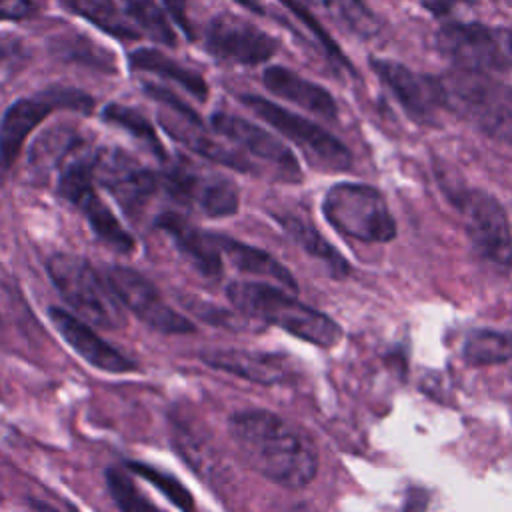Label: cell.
I'll use <instances>...</instances> for the list:
<instances>
[{
	"mask_svg": "<svg viewBox=\"0 0 512 512\" xmlns=\"http://www.w3.org/2000/svg\"><path fill=\"white\" fill-rule=\"evenodd\" d=\"M168 194L182 202L200 208L206 216L224 218L238 210V188L224 176L198 172L188 162H172L162 174Z\"/></svg>",
	"mask_w": 512,
	"mask_h": 512,
	"instance_id": "obj_11",
	"label": "cell"
},
{
	"mask_svg": "<svg viewBox=\"0 0 512 512\" xmlns=\"http://www.w3.org/2000/svg\"><path fill=\"white\" fill-rule=\"evenodd\" d=\"M94 156L74 154L60 168L58 194L74 204L92 232L120 254H132L136 248L134 236L120 224L116 214L98 196L94 186Z\"/></svg>",
	"mask_w": 512,
	"mask_h": 512,
	"instance_id": "obj_6",
	"label": "cell"
},
{
	"mask_svg": "<svg viewBox=\"0 0 512 512\" xmlns=\"http://www.w3.org/2000/svg\"><path fill=\"white\" fill-rule=\"evenodd\" d=\"M230 436L244 462L286 488H304L318 470L312 440L268 410H240L230 418Z\"/></svg>",
	"mask_w": 512,
	"mask_h": 512,
	"instance_id": "obj_1",
	"label": "cell"
},
{
	"mask_svg": "<svg viewBox=\"0 0 512 512\" xmlns=\"http://www.w3.org/2000/svg\"><path fill=\"white\" fill-rule=\"evenodd\" d=\"M322 212L332 228L362 242H388L396 236L384 196L368 184H334L324 196Z\"/></svg>",
	"mask_w": 512,
	"mask_h": 512,
	"instance_id": "obj_5",
	"label": "cell"
},
{
	"mask_svg": "<svg viewBox=\"0 0 512 512\" xmlns=\"http://www.w3.org/2000/svg\"><path fill=\"white\" fill-rule=\"evenodd\" d=\"M438 50L460 70L504 72L512 68V34L484 24H446L436 34Z\"/></svg>",
	"mask_w": 512,
	"mask_h": 512,
	"instance_id": "obj_8",
	"label": "cell"
},
{
	"mask_svg": "<svg viewBox=\"0 0 512 512\" xmlns=\"http://www.w3.org/2000/svg\"><path fill=\"white\" fill-rule=\"evenodd\" d=\"M214 132L224 136L226 140L234 142L236 146L244 148L250 156L266 162L280 180L298 182L300 180V166L282 140H278L268 130L232 114L216 112L210 118Z\"/></svg>",
	"mask_w": 512,
	"mask_h": 512,
	"instance_id": "obj_14",
	"label": "cell"
},
{
	"mask_svg": "<svg viewBox=\"0 0 512 512\" xmlns=\"http://www.w3.org/2000/svg\"><path fill=\"white\" fill-rule=\"evenodd\" d=\"M442 106L484 134L512 144V88L484 72L458 70L438 78Z\"/></svg>",
	"mask_w": 512,
	"mask_h": 512,
	"instance_id": "obj_3",
	"label": "cell"
},
{
	"mask_svg": "<svg viewBox=\"0 0 512 512\" xmlns=\"http://www.w3.org/2000/svg\"><path fill=\"white\" fill-rule=\"evenodd\" d=\"M66 6L86 18L90 24L118 40L140 38L138 26H134L114 0H66Z\"/></svg>",
	"mask_w": 512,
	"mask_h": 512,
	"instance_id": "obj_24",
	"label": "cell"
},
{
	"mask_svg": "<svg viewBox=\"0 0 512 512\" xmlns=\"http://www.w3.org/2000/svg\"><path fill=\"white\" fill-rule=\"evenodd\" d=\"M30 506L36 510V512H60L58 508L42 502V500H36V498H30Z\"/></svg>",
	"mask_w": 512,
	"mask_h": 512,
	"instance_id": "obj_35",
	"label": "cell"
},
{
	"mask_svg": "<svg viewBox=\"0 0 512 512\" xmlns=\"http://www.w3.org/2000/svg\"><path fill=\"white\" fill-rule=\"evenodd\" d=\"M48 276L64 302L82 320L114 330L126 322L124 306L102 274L82 256L58 252L46 264Z\"/></svg>",
	"mask_w": 512,
	"mask_h": 512,
	"instance_id": "obj_4",
	"label": "cell"
},
{
	"mask_svg": "<svg viewBox=\"0 0 512 512\" xmlns=\"http://www.w3.org/2000/svg\"><path fill=\"white\" fill-rule=\"evenodd\" d=\"M114 294L126 310L136 314L146 326L166 334H192L196 332L194 322L176 312L158 292V288L140 272L114 264L104 272Z\"/></svg>",
	"mask_w": 512,
	"mask_h": 512,
	"instance_id": "obj_10",
	"label": "cell"
},
{
	"mask_svg": "<svg viewBox=\"0 0 512 512\" xmlns=\"http://www.w3.org/2000/svg\"><path fill=\"white\" fill-rule=\"evenodd\" d=\"M156 226L164 230L180 252H184L194 266L206 276H220L222 274V254L218 250L216 238L212 232H202L192 226L186 218L174 212H166L156 220Z\"/></svg>",
	"mask_w": 512,
	"mask_h": 512,
	"instance_id": "obj_19",
	"label": "cell"
},
{
	"mask_svg": "<svg viewBox=\"0 0 512 512\" xmlns=\"http://www.w3.org/2000/svg\"><path fill=\"white\" fill-rule=\"evenodd\" d=\"M214 238H216V244H218V250H220L222 258H226L242 274L268 278V280L296 292L298 286H296L292 274L276 258H272L268 252H264L260 248H254L250 244H244L240 240H234L230 236H224V234H214Z\"/></svg>",
	"mask_w": 512,
	"mask_h": 512,
	"instance_id": "obj_22",
	"label": "cell"
},
{
	"mask_svg": "<svg viewBox=\"0 0 512 512\" xmlns=\"http://www.w3.org/2000/svg\"><path fill=\"white\" fill-rule=\"evenodd\" d=\"M94 100L90 94L74 88H50L34 98L16 100L0 122V164L10 170L16 162L24 140L30 132L58 108L88 112L92 110Z\"/></svg>",
	"mask_w": 512,
	"mask_h": 512,
	"instance_id": "obj_9",
	"label": "cell"
},
{
	"mask_svg": "<svg viewBox=\"0 0 512 512\" xmlns=\"http://www.w3.org/2000/svg\"><path fill=\"white\" fill-rule=\"evenodd\" d=\"M128 62H130L132 70H144V72H152L160 78H168V80L180 84L182 88H186L196 98L204 100L208 94V84L198 72L178 64L176 60H172L170 56H166L164 52H160L156 48H138L136 52L128 54Z\"/></svg>",
	"mask_w": 512,
	"mask_h": 512,
	"instance_id": "obj_23",
	"label": "cell"
},
{
	"mask_svg": "<svg viewBox=\"0 0 512 512\" xmlns=\"http://www.w3.org/2000/svg\"><path fill=\"white\" fill-rule=\"evenodd\" d=\"M372 68L416 122H432L436 110L444 108L436 78L420 76L404 64L378 58H372Z\"/></svg>",
	"mask_w": 512,
	"mask_h": 512,
	"instance_id": "obj_17",
	"label": "cell"
},
{
	"mask_svg": "<svg viewBox=\"0 0 512 512\" xmlns=\"http://www.w3.org/2000/svg\"><path fill=\"white\" fill-rule=\"evenodd\" d=\"M240 102L248 106L258 118L276 128L282 136L292 140L314 168L330 172L350 168L352 156L348 148L318 124L274 104L272 100H266L264 96L242 94Z\"/></svg>",
	"mask_w": 512,
	"mask_h": 512,
	"instance_id": "obj_7",
	"label": "cell"
},
{
	"mask_svg": "<svg viewBox=\"0 0 512 512\" xmlns=\"http://www.w3.org/2000/svg\"><path fill=\"white\" fill-rule=\"evenodd\" d=\"M462 352L470 364H500L512 358V336L496 330H474L468 334Z\"/></svg>",
	"mask_w": 512,
	"mask_h": 512,
	"instance_id": "obj_27",
	"label": "cell"
},
{
	"mask_svg": "<svg viewBox=\"0 0 512 512\" xmlns=\"http://www.w3.org/2000/svg\"><path fill=\"white\" fill-rule=\"evenodd\" d=\"M460 0H422L424 8H428L432 14H448Z\"/></svg>",
	"mask_w": 512,
	"mask_h": 512,
	"instance_id": "obj_34",
	"label": "cell"
},
{
	"mask_svg": "<svg viewBox=\"0 0 512 512\" xmlns=\"http://www.w3.org/2000/svg\"><path fill=\"white\" fill-rule=\"evenodd\" d=\"M166 114H160V124L166 128V132L184 142L190 150H194L196 154L212 160V162H218V164H224L228 168H234V170H240V172H254V164L240 152V150H234L222 142H218L216 138H212L204 128H202V120L200 116L196 118H190V116H180L172 110H166Z\"/></svg>",
	"mask_w": 512,
	"mask_h": 512,
	"instance_id": "obj_18",
	"label": "cell"
},
{
	"mask_svg": "<svg viewBox=\"0 0 512 512\" xmlns=\"http://www.w3.org/2000/svg\"><path fill=\"white\" fill-rule=\"evenodd\" d=\"M106 486L120 512H162L138 490L132 478L120 468L106 470Z\"/></svg>",
	"mask_w": 512,
	"mask_h": 512,
	"instance_id": "obj_30",
	"label": "cell"
},
{
	"mask_svg": "<svg viewBox=\"0 0 512 512\" xmlns=\"http://www.w3.org/2000/svg\"><path fill=\"white\" fill-rule=\"evenodd\" d=\"M102 118L110 124L120 126L122 130H126L128 134H132L134 138H138L140 142H144L162 162L166 160V152L162 148V142L156 136V130L152 128V124L148 122V118L144 114H140L134 108L122 106V104H108L102 112Z\"/></svg>",
	"mask_w": 512,
	"mask_h": 512,
	"instance_id": "obj_28",
	"label": "cell"
},
{
	"mask_svg": "<svg viewBox=\"0 0 512 512\" xmlns=\"http://www.w3.org/2000/svg\"><path fill=\"white\" fill-rule=\"evenodd\" d=\"M232 306L258 322L274 324L314 346L330 348L342 338L340 326L326 314L302 304L268 282L240 280L228 286Z\"/></svg>",
	"mask_w": 512,
	"mask_h": 512,
	"instance_id": "obj_2",
	"label": "cell"
},
{
	"mask_svg": "<svg viewBox=\"0 0 512 512\" xmlns=\"http://www.w3.org/2000/svg\"><path fill=\"white\" fill-rule=\"evenodd\" d=\"M136 476L144 478L146 482L154 484L180 512H196V506H194V498L192 494L186 490V486H182L178 482V478H174L172 474L164 472V470H158L150 464H144V462H128L126 464Z\"/></svg>",
	"mask_w": 512,
	"mask_h": 512,
	"instance_id": "obj_31",
	"label": "cell"
},
{
	"mask_svg": "<svg viewBox=\"0 0 512 512\" xmlns=\"http://www.w3.org/2000/svg\"><path fill=\"white\" fill-rule=\"evenodd\" d=\"M32 0H0V20H24L34 14Z\"/></svg>",
	"mask_w": 512,
	"mask_h": 512,
	"instance_id": "obj_32",
	"label": "cell"
},
{
	"mask_svg": "<svg viewBox=\"0 0 512 512\" xmlns=\"http://www.w3.org/2000/svg\"><path fill=\"white\" fill-rule=\"evenodd\" d=\"M164 4V10L166 14L184 30L186 38L192 40L194 38V28L190 24V18H188V10H186V0H162Z\"/></svg>",
	"mask_w": 512,
	"mask_h": 512,
	"instance_id": "obj_33",
	"label": "cell"
},
{
	"mask_svg": "<svg viewBox=\"0 0 512 512\" xmlns=\"http://www.w3.org/2000/svg\"><path fill=\"white\" fill-rule=\"evenodd\" d=\"M124 6L126 14L136 22L138 30L146 32L160 44H176V34L168 24L164 10L154 0H124Z\"/></svg>",
	"mask_w": 512,
	"mask_h": 512,
	"instance_id": "obj_29",
	"label": "cell"
},
{
	"mask_svg": "<svg viewBox=\"0 0 512 512\" xmlns=\"http://www.w3.org/2000/svg\"><path fill=\"white\" fill-rule=\"evenodd\" d=\"M202 362L254 384H278L286 378V364L276 354L252 350H208L200 354Z\"/></svg>",
	"mask_w": 512,
	"mask_h": 512,
	"instance_id": "obj_20",
	"label": "cell"
},
{
	"mask_svg": "<svg viewBox=\"0 0 512 512\" xmlns=\"http://www.w3.org/2000/svg\"><path fill=\"white\" fill-rule=\"evenodd\" d=\"M320 14H324L338 28L368 38L376 34L378 20L362 0H308Z\"/></svg>",
	"mask_w": 512,
	"mask_h": 512,
	"instance_id": "obj_25",
	"label": "cell"
},
{
	"mask_svg": "<svg viewBox=\"0 0 512 512\" xmlns=\"http://www.w3.org/2000/svg\"><path fill=\"white\" fill-rule=\"evenodd\" d=\"M48 318L56 332L62 336V340L90 366L110 374H124L136 370L134 360L110 346L94 328H90V322L82 320L80 316L66 312L64 308L52 306L48 308Z\"/></svg>",
	"mask_w": 512,
	"mask_h": 512,
	"instance_id": "obj_16",
	"label": "cell"
},
{
	"mask_svg": "<svg viewBox=\"0 0 512 512\" xmlns=\"http://www.w3.org/2000/svg\"><path fill=\"white\" fill-rule=\"evenodd\" d=\"M206 50L226 62L256 66L276 54L278 42L246 18L224 12L206 28Z\"/></svg>",
	"mask_w": 512,
	"mask_h": 512,
	"instance_id": "obj_13",
	"label": "cell"
},
{
	"mask_svg": "<svg viewBox=\"0 0 512 512\" xmlns=\"http://www.w3.org/2000/svg\"><path fill=\"white\" fill-rule=\"evenodd\" d=\"M466 232L474 248L494 266H512V232L504 208L482 190H472L462 200Z\"/></svg>",
	"mask_w": 512,
	"mask_h": 512,
	"instance_id": "obj_12",
	"label": "cell"
},
{
	"mask_svg": "<svg viewBox=\"0 0 512 512\" xmlns=\"http://www.w3.org/2000/svg\"><path fill=\"white\" fill-rule=\"evenodd\" d=\"M236 2L242 4L244 8L252 10V12H264V8H262V4L258 0H236Z\"/></svg>",
	"mask_w": 512,
	"mask_h": 512,
	"instance_id": "obj_36",
	"label": "cell"
},
{
	"mask_svg": "<svg viewBox=\"0 0 512 512\" xmlns=\"http://www.w3.org/2000/svg\"><path fill=\"white\" fill-rule=\"evenodd\" d=\"M278 220L282 222V226L288 230V234L308 252L312 254L314 258L322 260L330 272L340 278V276H346L348 274V264L346 260L306 222L294 218V216H278Z\"/></svg>",
	"mask_w": 512,
	"mask_h": 512,
	"instance_id": "obj_26",
	"label": "cell"
},
{
	"mask_svg": "<svg viewBox=\"0 0 512 512\" xmlns=\"http://www.w3.org/2000/svg\"><path fill=\"white\" fill-rule=\"evenodd\" d=\"M94 178L128 214L142 210L158 186L154 172L140 166L122 150H100L94 156Z\"/></svg>",
	"mask_w": 512,
	"mask_h": 512,
	"instance_id": "obj_15",
	"label": "cell"
},
{
	"mask_svg": "<svg viewBox=\"0 0 512 512\" xmlns=\"http://www.w3.org/2000/svg\"><path fill=\"white\" fill-rule=\"evenodd\" d=\"M262 82L272 94L290 100L308 112L328 120L336 118V102L330 92L284 66H268L262 72Z\"/></svg>",
	"mask_w": 512,
	"mask_h": 512,
	"instance_id": "obj_21",
	"label": "cell"
},
{
	"mask_svg": "<svg viewBox=\"0 0 512 512\" xmlns=\"http://www.w3.org/2000/svg\"><path fill=\"white\" fill-rule=\"evenodd\" d=\"M6 172H8V170L0 164V186H2V182H4V178H6Z\"/></svg>",
	"mask_w": 512,
	"mask_h": 512,
	"instance_id": "obj_37",
	"label": "cell"
}]
</instances>
